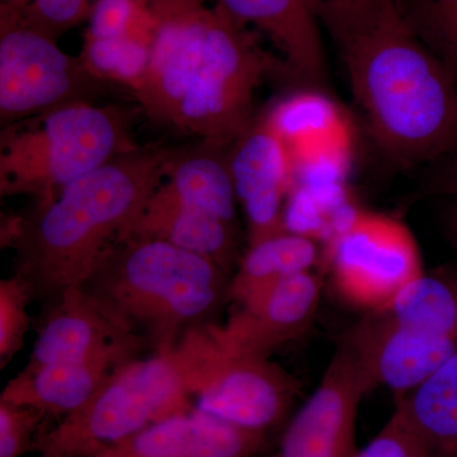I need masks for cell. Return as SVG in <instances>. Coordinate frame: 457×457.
<instances>
[{
  "label": "cell",
  "mask_w": 457,
  "mask_h": 457,
  "mask_svg": "<svg viewBox=\"0 0 457 457\" xmlns=\"http://www.w3.org/2000/svg\"><path fill=\"white\" fill-rule=\"evenodd\" d=\"M378 145L402 164L457 149V87L395 3L329 32Z\"/></svg>",
  "instance_id": "6da1fadb"
},
{
  "label": "cell",
  "mask_w": 457,
  "mask_h": 457,
  "mask_svg": "<svg viewBox=\"0 0 457 457\" xmlns=\"http://www.w3.org/2000/svg\"><path fill=\"white\" fill-rule=\"evenodd\" d=\"M177 147L139 146L65 186L26 218H7L2 246L17 251L18 275L59 296L83 285L167 177Z\"/></svg>",
  "instance_id": "7a4b0ae2"
},
{
  "label": "cell",
  "mask_w": 457,
  "mask_h": 457,
  "mask_svg": "<svg viewBox=\"0 0 457 457\" xmlns=\"http://www.w3.org/2000/svg\"><path fill=\"white\" fill-rule=\"evenodd\" d=\"M126 333L159 352L173 350L228 299L218 263L156 239L120 240L82 285Z\"/></svg>",
  "instance_id": "3957f363"
},
{
  "label": "cell",
  "mask_w": 457,
  "mask_h": 457,
  "mask_svg": "<svg viewBox=\"0 0 457 457\" xmlns=\"http://www.w3.org/2000/svg\"><path fill=\"white\" fill-rule=\"evenodd\" d=\"M134 116L114 104H69L7 125L0 137V194L38 203L117 156L139 147Z\"/></svg>",
  "instance_id": "277c9868"
},
{
  "label": "cell",
  "mask_w": 457,
  "mask_h": 457,
  "mask_svg": "<svg viewBox=\"0 0 457 457\" xmlns=\"http://www.w3.org/2000/svg\"><path fill=\"white\" fill-rule=\"evenodd\" d=\"M192 408L176 345L122 363L83 407L42 433L33 451L42 457H95L159 420Z\"/></svg>",
  "instance_id": "5b68a950"
},
{
  "label": "cell",
  "mask_w": 457,
  "mask_h": 457,
  "mask_svg": "<svg viewBox=\"0 0 457 457\" xmlns=\"http://www.w3.org/2000/svg\"><path fill=\"white\" fill-rule=\"evenodd\" d=\"M177 348L197 411L267 435L287 417L296 383L267 357L221 350L206 327L189 330Z\"/></svg>",
  "instance_id": "8992f818"
},
{
  "label": "cell",
  "mask_w": 457,
  "mask_h": 457,
  "mask_svg": "<svg viewBox=\"0 0 457 457\" xmlns=\"http://www.w3.org/2000/svg\"><path fill=\"white\" fill-rule=\"evenodd\" d=\"M112 84L95 77L80 57L29 25L21 11H0V120L12 125L69 106L96 104Z\"/></svg>",
  "instance_id": "52a82bcc"
},
{
  "label": "cell",
  "mask_w": 457,
  "mask_h": 457,
  "mask_svg": "<svg viewBox=\"0 0 457 457\" xmlns=\"http://www.w3.org/2000/svg\"><path fill=\"white\" fill-rule=\"evenodd\" d=\"M375 387L343 337L317 389L291 418L269 457H354L360 403Z\"/></svg>",
  "instance_id": "ba28073f"
},
{
  "label": "cell",
  "mask_w": 457,
  "mask_h": 457,
  "mask_svg": "<svg viewBox=\"0 0 457 457\" xmlns=\"http://www.w3.org/2000/svg\"><path fill=\"white\" fill-rule=\"evenodd\" d=\"M332 270L339 294L352 305L372 312L384 308L423 273L407 228L389 219L363 215L337 240Z\"/></svg>",
  "instance_id": "9c48e42d"
},
{
  "label": "cell",
  "mask_w": 457,
  "mask_h": 457,
  "mask_svg": "<svg viewBox=\"0 0 457 457\" xmlns=\"http://www.w3.org/2000/svg\"><path fill=\"white\" fill-rule=\"evenodd\" d=\"M237 203L248 222L249 245L287 233L284 201L291 179V155L269 117L253 121L228 152Z\"/></svg>",
  "instance_id": "30bf717a"
},
{
  "label": "cell",
  "mask_w": 457,
  "mask_h": 457,
  "mask_svg": "<svg viewBox=\"0 0 457 457\" xmlns=\"http://www.w3.org/2000/svg\"><path fill=\"white\" fill-rule=\"evenodd\" d=\"M320 302V284L312 272L282 279L240 305L224 327L209 326L218 347L231 353L267 357L312 326Z\"/></svg>",
  "instance_id": "8fae6325"
},
{
  "label": "cell",
  "mask_w": 457,
  "mask_h": 457,
  "mask_svg": "<svg viewBox=\"0 0 457 457\" xmlns=\"http://www.w3.org/2000/svg\"><path fill=\"white\" fill-rule=\"evenodd\" d=\"M343 337L376 386L389 387L398 395L396 399L416 390L457 352L456 339L400 326L383 311L372 312Z\"/></svg>",
  "instance_id": "7c38bea8"
},
{
  "label": "cell",
  "mask_w": 457,
  "mask_h": 457,
  "mask_svg": "<svg viewBox=\"0 0 457 457\" xmlns=\"http://www.w3.org/2000/svg\"><path fill=\"white\" fill-rule=\"evenodd\" d=\"M144 345L104 314L82 285L71 286L57 296L27 366L82 362L107 356L132 360Z\"/></svg>",
  "instance_id": "4fadbf2b"
},
{
  "label": "cell",
  "mask_w": 457,
  "mask_h": 457,
  "mask_svg": "<svg viewBox=\"0 0 457 457\" xmlns=\"http://www.w3.org/2000/svg\"><path fill=\"white\" fill-rule=\"evenodd\" d=\"M267 433L249 431L192 408L164 418L95 457H255Z\"/></svg>",
  "instance_id": "5bb4252c"
},
{
  "label": "cell",
  "mask_w": 457,
  "mask_h": 457,
  "mask_svg": "<svg viewBox=\"0 0 457 457\" xmlns=\"http://www.w3.org/2000/svg\"><path fill=\"white\" fill-rule=\"evenodd\" d=\"M228 14L266 35L282 54L293 79L312 88L327 83L319 22L305 0H218Z\"/></svg>",
  "instance_id": "9a60e30c"
},
{
  "label": "cell",
  "mask_w": 457,
  "mask_h": 457,
  "mask_svg": "<svg viewBox=\"0 0 457 457\" xmlns=\"http://www.w3.org/2000/svg\"><path fill=\"white\" fill-rule=\"evenodd\" d=\"M128 237L163 240L209 258L227 272L237 257L234 225L179 203L161 186L147 198L121 240Z\"/></svg>",
  "instance_id": "2e32d148"
},
{
  "label": "cell",
  "mask_w": 457,
  "mask_h": 457,
  "mask_svg": "<svg viewBox=\"0 0 457 457\" xmlns=\"http://www.w3.org/2000/svg\"><path fill=\"white\" fill-rule=\"evenodd\" d=\"M128 361L107 356L82 362L26 366L9 381L0 400L40 409L47 416L66 417L83 407L111 372Z\"/></svg>",
  "instance_id": "e0dca14e"
},
{
  "label": "cell",
  "mask_w": 457,
  "mask_h": 457,
  "mask_svg": "<svg viewBox=\"0 0 457 457\" xmlns=\"http://www.w3.org/2000/svg\"><path fill=\"white\" fill-rule=\"evenodd\" d=\"M225 149L204 141L177 147L161 188L179 203L234 225L237 198Z\"/></svg>",
  "instance_id": "ac0fdd59"
},
{
  "label": "cell",
  "mask_w": 457,
  "mask_h": 457,
  "mask_svg": "<svg viewBox=\"0 0 457 457\" xmlns=\"http://www.w3.org/2000/svg\"><path fill=\"white\" fill-rule=\"evenodd\" d=\"M317 261V245L302 233L287 231L249 245L230 279L228 299L245 305L282 279L311 272Z\"/></svg>",
  "instance_id": "d6986e66"
},
{
  "label": "cell",
  "mask_w": 457,
  "mask_h": 457,
  "mask_svg": "<svg viewBox=\"0 0 457 457\" xmlns=\"http://www.w3.org/2000/svg\"><path fill=\"white\" fill-rule=\"evenodd\" d=\"M378 311L400 326L457 341V269L423 272Z\"/></svg>",
  "instance_id": "ffe728a7"
},
{
  "label": "cell",
  "mask_w": 457,
  "mask_h": 457,
  "mask_svg": "<svg viewBox=\"0 0 457 457\" xmlns=\"http://www.w3.org/2000/svg\"><path fill=\"white\" fill-rule=\"evenodd\" d=\"M396 402L435 457H457V352L428 380Z\"/></svg>",
  "instance_id": "44dd1931"
},
{
  "label": "cell",
  "mask_w": 457,
  "mask_h": 457,
  "mask_svg": "<svg viewBox=\"0 0 457 457\" xmlns=\"http://www.w3.org/2000/svg\"><path fill=\"white\" fill-rule=\"evenodd\" d=\"M411 33L437 57L457 87V0H394Z\"/></svg>",
  "instance_id": "7402d4cb"
},
{
  "label": "cell",
  "mask_w": 457,
  "mask_h": 457,
  "mask_svg": "<svg viewBox=\"0 0 457 457\" xmlns=\"http://www.w3.org/2000/svg\"><path fill=\"white\" fill-rule=\"evenodd\" d=\"M88 40L144 37L152 40L154 20L147 0H95L88 17Z\"/></svg>",
  "instance_id": "603a6c76"
},
{
  "label": "cell",
  "mask_w": 457,
  "mask_h": 457,
  "mask_svg": "<svg viewBox=\"0 0 457 457\" xmlns=\"http://www.w3.org/2000/svg\"><path fill=\"white\" fill-rule=\"evenodd\" d=\"M35 295L32 285L21 275L0 282V368L4 369L23 347L29 327L27 312Z\"/></svg>",
  "instance_id": "cb8c5ba5"
},
{
  "label": "cell",
  "mask_w": 457,
  "mask_h": 457,
  "mask_svg": "<svg viewBox=\"0 0 457 457\" xmlns=\"http://www.w3.org/2000/svg\"><path fill=\"white\" fill-rule=\"evenodd\" d=\"M354 457H435L403 405L396 402L392 416Z\"/></svg>",
  "instance_id": "d4e9b609"
},
{
  "label": "cell",
  "mask_w": 457,
  "mask_h": 457,
  "mask_svg": "<svg viewBox=\"0 0 457 457\" xmlns=\"http://www.w3.org/2000/svg\"><path fill=\"white\" fill-rule=\"evenodd\" d=\"M47 414L27 405L0 400V457H20L33 451Z\"/></svg>",
  "instance_id": "484cf974"
},
{
  "label": "cell",
  "mask_w": 457,
  "mask_h": 457,
  "mask_svg": "<svg viewBox=\"0 0 457 457\" xmlns=\"http://www.w3.org/2000/svg\"><path fill=\"white\" fill-rule=\"evenodd\" d=\"M93 3L95 0H31L21 13L29 25L56 38L88 20Z\"/></svg>",
  "instance_id": "4316f807"
},
{
  "label": "cell",
  "mask_w": 457,
  "mask_h": 457,
  "mask_svg": "<svg viewBox=\"0 0 457 457\" xmlns=\"http://www.w3.org/2000/svg\"><path fill=\"white\" fill-rule=\"evenodd\" d=\"M389 2L392 0H305L312 13L327 31Z\"/></svg>",
  "instance_id": "83f0119b"
},
{
  "label": "cell",
  "mask_w": 457,
  "mask_h": 457,
  "mask_svg": "<svg viewBox=\"0 0 457 457\" xmlns=\"http://www.w3.org/2000/svg\"><path fill=\"white\" fill-rule=\"evenodd\" d=\"M425 192L433 196L457 198V149L436 162Z\"/></svg>",
  "instance_id": "f1b7e54d"
},
{
  "label": "cell",
  "mask_w": 457,
  "mask_h": 457,
  "mask_svg": "<svg viewBox=\"0 0 457 457\" xmlns=\"http://www.w3.org/2000/svg\"><path fill=\"white\" fill-rule=\"evenodd\" d=\"M449 206L445 212V230L449 237L451 245L457 251V198H447Z\"/></svg>",
  "instance_id": "f546056e"
},
{
  "label": "cell",
  "mask_w": 457,
  "mask_h": 457,
  "mask_svg": "<svg viewBox=\"0 0 457 457\" xmlns=\"http://www.w3.org/2000/svg\"><path fill=\"white\" fill-rule=\"evenodd\" d=\"M29 3H31V0H2V4L16 8L18 11H23Z\"/></svg>",
  "instance_id": "4dcf8cb0"
}]
</instances>
